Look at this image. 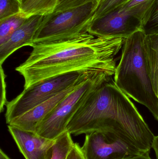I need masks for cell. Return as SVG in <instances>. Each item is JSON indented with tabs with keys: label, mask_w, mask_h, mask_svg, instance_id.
<instances>
[{
	"label": "cell",
	"mask_w": 158,
	"mask_h": 159,
	"mask_svg": "<svg viewBox=\"0 0 158 159\" xmlns=\"http://www.w3.org/2000/svg\"><path fill=\"white\" fill-rule=\"evenodd\" d=\"M28 17H29L21 12L0 20V45L5 43Z\"/></svg>",
	"instance_id": "5bb4252c"
},
{
	"label": "cell",
	"mask_w": 158,
	"mask_h": 159,
	"mask_svg": "<svg viewBox=\"0 0 158 159\" xmlns=\"http://www.w3.org/2000/svg\"><path fill=\"white\" fill-rule=\"evenodd\" d=\"M81 149L86 159H130L144 153L115 134L102 131L86 134Z\"/></svg>",
	"instance_id": "ba28073f"
},
{
	"label": "cell",
	"mask_w": 158,
	"mask_h": 159,
	"mask_svg": "<svg viewBox=\"0 0 158 159\" xmlns=\"http://www.w3.org/2000/svg\"><path fill=\"white\" fill-rule=\"evenodd\" d=\"M112 79L106 73L93 75L78 85L37 126L36 133L55 140L66 130L70 120L87 95L104 82Z\"/></svg>",
	"instance_id": "5b68a950"
},
{
	"label": "cell",
	"mask_w": 158,
	"mask_h": 159,
	"mask_svg": "<svg viewBox=\"0 0 158 159\" xmlns=\"http://www.w3.org/2000/svg\"><path fill=\"white\" fill-rule=\"evenodd\" d=\"M0 159H10L3 151L1 149L0 150Z\"/></svg>",
	"instance_id": "d4e9b609"
},
{
	"label": "cell",
	"mask_w": 158,
	"mask_h": 159,
	"mask_svg": "<svg viewBox=\"0 0 158 159\" xmlns=\"http://www.w3.org/2000/svg\"><path fill=\"white\" fill-rule=\"evenodd\" d=\"M125 40L87 32L63 41L34 44L28 57L15 70L24 78V89L70 73H104L113 76L115 57Z\"/></svg>",
	"instance_id": "6da1fadb"
},
{
	"label": "cell",
	"mask_w": 158,
	"mask_h": 159,
	"mask_svg": "<svg viewBox=\"0 0 158 159\" xmlns=\"http://www.w3.org/2000/svg\"><path fill=\"white\" fill-rule=\"evenodd\" d=\"M98 74L100 73H70L46 80L23 90L6 106V124L63 91Z\"/></svg>",
	"instance_id": "8992f818"
},
{
	"label": "cell",
	"mask_w": 158,
	"mask_h": 159,
	"mask_svg": "<svg viewBox=\"0 0 158 159\" xmlns=\"http://www.w3.org/2000/svg\"><path fill=\"white\" fill-rule=\"evenodd\" d=\"M66 159H86L79 144L74 143Z\"/></svg>",
	"instance_id": "44dd1931"
},
{
	"label": "cell",
	"mask_w": 158,
	"mask_h": 159,
	"mask_svg": "<svg viewBox=\"0 0 158 159\" xmlns=\"http://www.w3.org/2000/svg\"><path fill=\"white\" fill-rule=\"evenodd\" d=\"M6 75L3 69L1 66V103H0V111L2 112L4 108V106H6L8 102L6 97V83L5 81Z\"/></svg>",
	"instance_id": "ffe728a7"
},
{
	"label": "cell",
	"mask_w": 158,
	"mask_h": 159,
	"mask_svg": "<svg viewBox=\"0 0 158 159\" xmlns=\"http://www.w3.org/2000/svg\"><path fill=\"white\" fill-rule=\"evenodd\" d=\"M71 135L68 131H66L55 139L51 159H66L74 144Z\"/></svg>",
	"instance_id": "9a60e30c"
},
{
	"label": "cell",
	"mask_w": 158,
	"mask_h": 159,
	"mask_svg": "<svg viewBox=\"0 0 158 159\" xmlns=\"http://www.w3.org/2000/svg\"><path fill=\"white\" fill-rule=\"evenodd\" d=\"M152 148L155 150L156 158L158 159V135L156 136H155L154 138L153 144H152Z\"/></svg>",
	"instance_id": "603a6c76"
},
{
	"label": "cell",
	"mask_w": 158,
	"mask_h": 159,
	"mask_svg": "<svg viewBox=\"0 0 158 159\" xmlns=\"http://www.w3.org/2000/svg\"><path fill=\"white\" fill-rule=\"evenodd\" d=\"M19 2H20V1H21V0H19Z\"/></svg>",
	"instance_id": "484cf974"
},
{
	"label": "cell",
	"mask_w": 158,
	"mask_h": 159,
	"mask_svg": "<svg viewBox=\"0 0 158 159\" xmlns=\"http://www.w3.org/2000/svg\"><path fill=\"white\" fill-rule=\"evenodd\" d=\"M103 0H58L53 13H58L76 8L88 3H94L99 5Z\"/></svg>",
	"instance_id": "d6986e66"
},
{
	"label": "cell",
	"mask_w": 158,
	"mask_h": 159,
	"mask_svg": "<svg viewBox=\"0 0 158 159\" xmlns=\"http://www.w3.org/2000/svg\"><path fill=\"white\" fill-rule=\"evenodd\" d=\"M8 131L26 159H51L55 140H50L35 133L8 125Z\"/></svg>",
	"instance_id": "9c48e42d"
},
{
	"label": "cell",
	"mask_w": 158,
	"mask_h": 159,
	"mask_svg": "<svg viewBox=\"0 0 158 159\" xmlns=\"http://www.w3.org/2000/svg\"><path fill=\"white\" fill-rule=\"evenodd\" d=\"M66 130L75 136L110 132L143 153L150 152L155 137L130 97L112 79L87 95Z\"/></svg>",
	"instance_id": "7a4b0ae2"
},
{
	"label": "cell",
	"mask_w": 158,
	"mask_h": 159,
	"mask_svg": "<svg viewBox=\"0 0 158 159\" xmlns=\"http://www.w3.org/2000/svg\"><path fill=\"white\" fill-rule=\"evenodd\" d=\"M130 0H103L98 5L95 13L94 20L105 16Z\"/></svg>",
	"instance_id": "ac0fdd59"
},
{
	"label": "cell",
	"mask_w": 158,
	"mask_h": 159,
	"mask_svg": "<svg viewBox=\"0 0 158 159\" xmlns=\"http://www.w3.org/2000/svg\"><path fill=\"white\" fill-rule=\"evenodd\" d=\"M58 0H21V11L28 17L53 14Z\"/></svg>",
	"instance_id": "4fadbf2b"
},
{
	"label": "cell",
	"mask_w": 158,
	"mask_h": 159,
	"mask_svg": "<svg viewBox=\"0 0 158 159\" xmlns=\"http://www.w3.org/2000/svg\"><path fill=\"white\" fill-rule=\"evenodd\" d=\"M145 34L139 30L126 39L114 74L117 87L145 106L158 120V97L155 92L145 49Z\"/></svg>",
	"instance_id": "3957f363"
},
{
	"label": "cell",
	"mask_w": 158,
	"mask_h": 159,
	"mask_svg": "<svg viewBox=\"0 0 158 159\" xmlns=\"http://www.w3.org/2000/svg\"><path fill=\"white\" fill-rule=\"evenodd\" d=\"M150 1H151V0H130V1L118 8L124 9V10H127V9H130L132 7H135L144 3Z\"/></svg>",
	"instance_id": "7402d4cb"
},
{
	"label": "cell",
	"mask_w": 158,
	"mask_h": 159,
	"mask_svg": "<svg viewBox=\"0 0 158 159\" xmlns=\"http://www.w3.org/2000/svg\"><path fill=\"white\" fill-rule=\"evenodd\" d=\"M80 83L66 89L51 99L35 107L20 116L13 120L8 125L26 131L36 133V128L38 124Z\"/></svg>",
	"instance_id": "8fae6325"
},
{
	"label": "cell",
	"mask_w": 158,
	"mask_h": 159,
	"mask_svg": "<svg viewBox=\"0 0 158 159\" xmlns=\"http://www.w3.org/2000/svg\"><path fill=\"white\" fill-rule=\"evenodd\" d=\"M145 49L154 90L158 97V34L146 35Z\"/></svg>",
	"instance_id": "7c38bea8"
},
{
	"label": "cell",
	"mask_w": 158,
	"mask_h": 159,
	"mask_svg": "<svg viewBox=\"0 0 158 159\" xmlns=\"http://www.w3.org/2000/svg\"><path fill=\"white\" fill-rule=\"evenodd\" d=\"M21 12L19 0H0V20Z\"/></svg>",
	"instance_id": "e0dca14e"
},
{
	"label": "cell",
	"mask_w": 158,
	"mask_h": 159,
	"mask_svg": "<svg viewBox=\"0 0 158 159\" xmlns=\"http://www.w3.org/2000/svg\"><path fill=\"white\" fill-rule=\"evenodd\" d=\"M143 30L146 35L158 34V0H154L143 25Z\"/></svg>",
	"instance_id": "2e32d148"
},
{
	"label": "cell",
	"mask_w": 158,
	"mask_h": 159,
	"mask_svg": "<svg viewBox=\"0 0 158 159\" xmlns=\"http://www.w3.org/2000/svg\"><path fill=\"white\" fill-rule=\"evenodd\" d=\"M98 5L94 3L45 15L33 37V44L70 39L88 32Z\"/></svg>",
	"instance_id": "277c9868"
},
{
	"label": "cell",
	"mask_w": 158,
	"mask_h": 159,
	"mask_svg": "<svg viewBox=\"0 0 158 159\" xmlns=\"http://www.w3.org/2000/svg\"><path fill=\"white\" fill-rule=\"evenodd\" d=\"M149 154L150 152H146L130 159H152L149 156Z\"/></svg>",
	"instance_id": "cb8c5ba5"
},
{
	"label": "cell",
	"mask_w": 158,
	"mask_h": 159,
	"mask_svg": "<svg viewBox=\"0 0 158 159\" xmlns=\"http://www.w3.org/2000/svg\"><path fill=\"white\" fill-rule=\"evenodd\" d=\"M45 16L33 15L18 29L9 39L0 45V65L15 51L24 46H33L35 33L42 23Z\"/></svg>",
	"instance_id": "30bf717a"
},
{
	"label": "cell",
	"mask_w": 158,
	"mask_h": 159,
	"mask_svg": "<svg viewBox=\"0 0 158 159\" xmlns=\"http://www.w3.org/2000/svg\"><path fill=\"white\" fill-rule=\"evenodd\" d=\"M153 2L139 5L127 10L118 8L94 20L88 32L96 37H128L143 30L146 18Z\"/></svg>",
	"instance_id": "52a82bcc"
}]
</instances>
